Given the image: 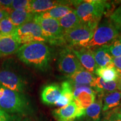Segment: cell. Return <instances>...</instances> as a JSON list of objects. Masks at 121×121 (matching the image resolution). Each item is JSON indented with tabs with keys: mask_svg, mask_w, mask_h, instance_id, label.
<instances>
[{
	"mask_svg": "<svg viewBox=\"0 0 121 121\" xmlns=\"http://www.w3.org/2000/svg\"><path fill=\"white\" fill-rule=\"evenodd\" d=\"M58 22L64 33L75 28L81 23L74 9L64 17L58 20Z\"/></svg>",
	"mask_w": 121,
	"mask_h": 121,
	"instance_id": "44dd1931",
	"label": "cell"
},
{
	"mask_svg": "<svg viewBox=\"0 0 121 121\" xmlns=\"http://www.w3.org/2000/svg\"><path fill=\"white\" fill-rule=\"evenodd\" d=\"M71 4V1H58L50 0H30L28 11L33 14L44 13L61 4Z\"/></svg>",
	"mask_w": 121,
	"mask_h": 121,
	"instance_id": "4fadbf2b",
	"label": "cell"
},
{
	"mask_svg": "<svg viewBox=\"0 0 121 121\" xmlns=\"http://www.w3.org/2000/svg\"><path fill=\"white\" fill-rule=\"evenodd\" d=\"M119 31L112 21L105 20L98 25L93 36L87 44L86 48H98L109 45L119 38Z\"/></svg>",
	"mask_w": 121,
	"mask_h": 121,
	"instance_id": "277c9868",
	"label": "cell"
},
{
	"mask_svg": "<svg viewBox=\"0 0 121 121\" xmlns=\"http://www.w3.org/2000/svg\"><path fill=\"white\" fill-rule=\"evenodd\" d=\"M42 28L47 43L54 45L66 44L64 31L59 23L58 20L51 18L43 19L34 15L33 20Z\"/></svg>",
	"mask_w": 121,
	"mask_h": 121,
	"instance_id": "5b68a950",
	"label": "cell"
},
{
	"mask_svg": "<svg viewBox=\"0 0 121 121\" xmlns=\"http://www.w3.org/2000/svg\"><path fill=\"white\" fill-rule=\"evenodd\" d=\"M16 28L9 17L0 21V33L4 36H13Z\"/></svg>",
	"mask_w": 121,
	"mask_h": 121,
	"instance_id": "d4e9b609",
	"label": "cell"
},
{
	"mask_svg": "<svg viewBox=\"0 0 121 121\" xmlns=\"http://www.w3.org/2000/svg\"><path fill=\"white\" fill-rule=\"evenodd\" d=\"M0 108L9 114L28 116L33 113L30 101L24 94L0 85Z\"/></svg>",
	"mask_w": 121,
	"mask_h": 121,
	"instance_id": "7a4b0ae2",
	"label": "cell"
},
{
	"mask_svg": "<svg viewBox=\"0 0 121 121\" xmlns=\"http://www.w3.org/2000/svg\"><path fill=\"white\" fill-rule=\"evenodd\" d=\"M9 17V13L5 10L0 9V21Z\"/></svg>",
	"mask_w": 121,
	"mask_h": 121,
	"instance_id": "d6a6232c",
	"label": "cell"
},
{
	"mask_svg": "<svg viewBox=\"0 0 121 121\" xmlns=\"http://www.w3.org/2000/svg\"><path fill=\"white\" fill-rule=\"evenodd\" d=\"M71 48L72 51L78 58L83 68L90 73H94L97 67L93 50L86 47H78L76 49Z\"/></svg>",
	"mask_w": 121,
	"mask_h": 121,
	"instance_id": "8fae6325",
	"label": "cell"
},
{
	"mask_svg": "<svg viewBox=\"0 0 121 121\" xmlns=\"http://www.w3.org/2000/svg\"><path fill=\"white\" fill-rule=\"evenodd\" d=\"M108 121L107 120H103V121Z\"/></svg>",
	"mask_w": 121,
	"mask_h": 121,
	"instance_id": "74e56055",
	"label": "cell"
},
{
	"mask_svg": "<svg viewBox=\"0 0 121 121\" xmlns=\"http://www.w3.org/2000/svg\"><path fill=\"white\" fill-rule=\"evenodd\" d=\"M119 111H120V112L121 113V107L120 108H119Z\"/></svg>",
	"mask_w": 121,
	"mask_h": 121,
	"instance_id": "8d00e7d4",
	"label": "cell"
},
{
	"mask_svg": "<svg viewBox=\"0 0 121 121\" xmlns=\"http://www.w3.org/2000/svg\"><path fill=\"white\" fill-rule=\"evenodd\" d=\"M96 28L89 24L81 23L64 34L66 43L69 47H85L93 37Z\"/></svg>",
	"mask_w": 121,
	"mask_h": 121,
	"instance_id": "52a82bcc",
	"label": "cell"
},
{
	"mask_svg": "<svg viewBox=\"0 0 121 121\" xmlns=\"http://www.w3.org/2000/svg\"><path fill=\"white\" fill-rule=\"evenodd\" d=\"M13 36L21 45L37 42L47 43L42 28L34 21L17 27Z\"/></svg>",
	"mask_w": 121,
	"mask_h": 121,
	"instance_id": "8992f818",
	"label": "cell"
},
{
	"mask_svg": "<svg viewBox=\"0 0 121 121\" xmlns=\"http://www.w3.org/2000/svg\"><path fill=\"white\" fill-rule=\"evenodd\" d=\"M66 78L71 82L80 85H89L94 90L96 78H95L93 73L85 70L84 69Z\"/></svg>",
	"mask_w": 121,
	"mask_h": 121,
	"instance_id": "2e32d148",
	"label": "cell"
},
{
	"mask_svg": "<svg viewBox=\"0 0 121 121\" xmlns=\"http://www.w3.org/2000/svg\"><path fill=\"white\" fill-rule=\"evenodd\" d=\"M113 63L115 67L117 68L119 75H121V56L117 57H113Z\"/></svg>",
	"mask_w": 121,
	"mask_h": 121,
	"instance_id": "1f68e13d",
	"label": "cell"
},
{
	"mask_svg": "<svg viewBox=\"0 0 121 121\" xmlns=\"http://www.w3.org/2000/svg\"><path fill=\"white\" fill-rule=\"evenodd\" d=\"M19 118L16 115H11L0 108V121H17Z\"/></svg>",
	"mask_w": 121,
	"mask_h": 121,
	"instance_id": "f546056e",
	"label": "cell"
},
{
	"mask_svg": "<svg viewBox=\"0 0 121 121\" xmlns=\"http://www.w3.org/2000/svg\"><path fill=\"white\" fill-rule=\"evenodd\" d=\"M75 7V12L81 23L86 24L96 28L108 4L100 0L71 1Z\"/></svg>",
	"mask_w": 121,
	"mask_h": 121,
	"instance_id": "3957f363",
	"label": "cell"
},
{
	"mask_svg": "<svg viewBox=\"0 0 121 121\" xmlns=\"http://www.w3.org/2000/svg\"><path fill=\"white\" fill-rule=\"evenodd\" d=\"M61 95V87L55 83L47 84L42 89L40 98L43 104L47 105H54Z\"/></svg>",
	"mask_w": 121,
	"mask_h": 121,
	"instance_id": "7c38bea8",
	"label": "cell"
},
{
	"mask_svg": "<svg viewBox=\"0 0 121 121\" xmlns=\"http://www.w3.org/2000/svg\"><path fill=\"white\" fill-rule=\"evenodd\" d=\"M3 37H4V36L3 35H2V34H1V33H0V39H1V38H2Z\"/></svg>",
	"mask_w": 121,
	"mask_h": 121,
	"instance_id": "d590c367",
	"label": "cell"
},
{
	"mask_svg": "<svg viewBox=\"0 0 121 121\" xmlns=\"http://www.w3.org/2000/svg\"><path fill=\"white\" fill-rule=\"evenodd\" d=\"M110 19L118 29L121 30V7H119L112 14Z\"/></svg>",
	"mask_w": 121,
	"mask_h": 121,
	"instance_id": "83f0119b",
	"label": "cell"
},
{
	"mask_svg": "<svg viewBox=\"0 0 121 121\" xmlns=\"http://www.w3.org/2000/svg\"><path fill=\"white\" fill-rule=\"evenodd\" d=\"M57 67L59 71L66 77L84 69L72 51V48L69 46L65 47L60 52Z\"/></svg>",
	"mask_w": 121,
	"mask_h": 121,
	"instance_id": "ba28073f",
	"label": "cell"
},
{
	"mask_svg": "<svg viewBox=\"0 0 121 121\" xmlns=\"http://www.w3.org/2000/svg\"><path fill=\"white\" fill-rule=\"evenodd\" d=\"M0 85L14 91L24 94L28 88L25 79L13 69H0Z\"/></svg>",
	"mask_w": 121,
	"mask_h": 121,
	"instance_id": "9c48e42d",
	"label": "cell"
},
{
	"mask_svg": "<svg viewBox=\"0 0 121 121\" xmlns=\"http://www.w3.org/2000/svg\"><path fill=\"white\" fill-rule=\"evenodd\" d=\"M34 15L28 11L13 10L9 13V18L16 27L32 22Z\"/></svg>",
	"mask_w": 121,
	"mask_h": 121,
	"instance_id": "d6986e66",
	"label": "cell"
},
{
	"mask_svg": "<svg viewBox=\"0 0 121 121\" xmlns=\"http://www.w3.org/2000/svg\"><path fill=\"white\" fill-rule=\"evenodd\" d=\"M118 89L121 92V76H119L118 79Z\"/></svg>",
	"mask_w": 121,
	"mask_h": 121,
	"instance_id": "e575fe53",
	"label": "cell"
},
{
	"mask_svg": "<svg viewBox=\"0 0 121 121\" xmlns=\"http://www.w3.org/2000/svg\"><path fill=\"white\" fill-rule=\"evenodd\" d=\"M117 89L118 80L111 82H105L102 78H96L94 89L96 92L102 93L103 96L107 94L114 91Z\"/></svg>",
	"mask_w": 121,
	"mask_h": 121,
	"instance_id": "cb8c5ba5",
	"label": "cell"
},
{
	"mask_svg": "<svg viewBox=\"0 0 121 121\" xmlns=\"http://www.w3.org/2000/svg\"><path fill=\"white\" fill-rule=\"evenodd\" d=\"M73 10V9L72 7H69V5L61 4V5L54 7L44 13H38L35 15L38 17L43 18V19L51 18V19H54L58 20Z\"/></svg>",
	"mask_w": 121,
	"mask_h": 121,
	"instance_id": "ac0fdd59",
	"label": "cell"
},
{
	"mask_svg": "<svg viewBox=\"0 0 121 121\" xmlns=\"http://www.w3.org/2000/svg\"><path fill=\"white\" fill-rule=\"evenodd\" d=\"M102 96L99 95V98L85 109V116L93 121H99L100 119V113L103 109Z\"/></svg>",
	"mask_w": 121,
	"mask_h": 121,
	"instance_id": "603a6c76",
	"label": "cell"
},
{
	"mask_svg": "<svg viewBox=\"0 0 121 121\" xmlns=\"http://www.w3.org/2000/svg\"><path fill=\"white\" fill-rule=\"evenodd\" d=\"M23 121H39L38 119L34 118L32 117H26L23 120Z\"/></svg>",
	"mask_w": 121,
	"mask_h": 121,
	"instance_id": "836d02e7",
	"label": "cell"
},
{
	"mask_svg": "<svg viewBox=\"0 0 121 121\" xmlns=\"http://www.w3.org/2000/svg\"><path fill=\"white\" fill-rule=\"evenodd\" d=\"M13 1L12 0H7V1L0 0V9L5 10L10 13L11 11H13L11 10V6Z\"/></svg>",
	"mask_w": 121,
	"mask_h": 121,
	"instance_id": "4dcf8cb0",
	"label": "cell"
},
{
	"mask_svg": "<svg viewBox=\"0 0 121 121\" xmlns=\"http://www.w3.org/2000/svg\"><path fill=\"white\" fill-rule=\"evenodd\" d=\"M22 45L13 36H4L0 39V58L16 53Z\"/></svg>",
	"mask_w": 121,
	"mask_h": 121,
	"instance_id": "5bb4252c",
	"label": "cell"
},
{
	"mask_svg": "<svg viewBox=\"0 0 121 121\" xmlns=\"http://www.w3.org/2000/svg\"><path fill=\"white\" fill-rule=\"evenodd\" d=\"M52 114L57 121H74L85 115V109L73 98V102L64 107L56 109Z\"/></svg>",
	"mask_w": 121,
	"mask_h": 121,
	"instance_id": "30bf717a",
	"label": "cell"
},
{
	"mask_svg": "<svg viewBox=\"0 0 121 121\" xmlns=\"http://www.w3.org/2000/svg\"><path fill=\"white\" fill-rule=\"evenodd\" d=\"M109 50L114 57L121 56V38H118L111 44L109 45Z\"/></svg>",
	"mask_w": 121,
	"mask_h": 121,
	"instance_id": "484cf974",
	"label": "cell"
},
{
	"mask_svg": "<svg viewBox=\"0 0 121 121\" xmlns=\"http://www.w3.org/2000/svg\"><path fill=\"white\" fill-rule=\"evenodd\" d=\"M103 96V110L104 112L121 106V92L119 91L116 90Z\"/></svg>",
	"mask_w": 121,
	"mask_h": 121,
	"instance_id": "ffe728a7",
	"label": "cell"
},
{
	"mask_svg": "<svg viewBox=\"0 0 121 121\" xmlns=\"http://www.w3.org/2000/svg\"><path fill=\"white\" fill-rule=\"evenodd\" d=\"M93 52L97 68L114 66L113 63V57L109 50V45L96 48Z\"/></svg>",
	"mask_w": 121,
	"mask_h": 121,
	"instance_id": "9a60e30c",
	"label": "cell"
},
{
	"mask_svg": "<svg viewBox=\"0 0 121 121\" xmlns=\"http://www.w3.org/2000/svg\"><path fill=\"white\" fill-rule=\"evenodd\" d=\"M73 101V88L69 80L65 81L61 85V95L54 105L59 108L64 107Z\"/></svg>",
	"mask_w": 121,
	"mask_h": 121,
	"instance_id": "e0dca14e",
	"label": "cell"
},
{
	"mask_svg": "<svg viewBox=\"0 0 121 121\" xmlns=\"http://www.w3.org/2000/svg\"><path fill=\"white\" fill-rule=\"evenodd\" d=\"M108 121H121V113L119 108L114 109L107 115Z\"/></svg>",
	"mask_w": 121,
	"mask_h": 121,
	"instance_id": "f1b7e54d",
	"label": "cell"
},
{
	"mask_svg": "<svg viewBox=\"0 0 121 121\" xmlns=\"http://www.w3.org/2000/svg\"><path fill=\"white\" fill-rule=\"evenodd\" d=\"M94 73L102 78L105 82L117 81L120 75L114 66L99 67L95 69Z\"/></svg>",
	"mask_w": 121,
	"mask_h": 121,
	"instance_id": "7402d4cb",
	"label": "cell"
},
{
	"mask_svg": "<svg viewBox=\"0 0 121 121\" xmlns=\"http://www.w3.org/2000/svg\"><path fill=\"white\" fill-rule=\"evenodd\" d=\"M29 2L30 0H14L11 4V10L28 11Z\"/></svg>",
	"mask_w": 121,
	"mask_h": 121,
	"instance_id": "4316f807",
	"label": "cell"
},
{
	"mask_svg": "<svg viewBox=\"0 0 121 121\" xmlns=\"http://www.w3.org/2000/svg\"><path fill=\"white\" fill-rule=\"evenodd\" d=\"M16 54L19 60L29 67L42 72L49 69L52 54L45 43L37 42L23 44Z\"/></svg>",
	"mask_w": 121,
	"mask_h": 121,
	"instance_id": "6da1fadb",
	"label": "cell"
}]
</instances>
